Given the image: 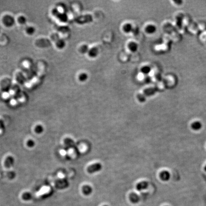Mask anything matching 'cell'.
Listing matches in <instances>:
<instances>
[{
	"label": "cell",
	"mask_w": 206,
	"mask_h": 206,
	"mask_svg": "<svg viewBox=\"0 0 206 206\" xmlns=\"http://www.w3.org/2000/svg\"><path fill=\"white\" fill-rule=\"evenodd\" d=\"M138 100L140 102H144L146 100V96L144 94H139L137 96Z\"/></svg>",
	"instance_id": "20"
},
{
	"label": "cell",
	"mask_w": 206,
	"mask_h": 206,
	"mask_svg": "<svg viewBox=\"0 0 206 206\" xmlns=\"http://www.w3.org/2000/svg\"><path fill=\"white\" fill-rule=\"evenodd\" d=\"M148 186V183L147 181H142L136 185V189L138 191L147 189Z\"/></svg>",
	"instance_id": "7"
},
{
	"label": "cell",
	"mask_w": 206,
	"mask_h": 206,
	"mask_svg": "<svg viewBox=\"0 0 206 206\" xmlns=\"http://www.w3.org/2000/svg\"><path fill=\"white\" fill-rule=\"evenodd\" d=\"M3 24L7 27H11L15 23V20L14 18L9 15H6L4 16L3 19Z\"/></svg>",
	"instance_id": "1"
},
{
	"label": "cell",
	"mask_w": 206,
	"mask_h": 206,
	"mask_svg": "<svg viewBox=\"0 0 206 206\" xmlns=\"http://www.w3.org/2000/svg\"><path fill=\"white\" fill-rule=\"evenodd\" d=\"M129 199L133 203H138L140 201L139 196L135 193H132L129 195Z\"/></svg>",
	"instance_id": "8"
},
{
	"label": "cell",
	"mask_w": 206,
	"mask_h": 206,
	"mask_svg": "<svg viewBox=\"0 0 206 206\" xmlns=\"http://www.w3.org/2000/svg\"><path fill=\"white\" fill-rule=\"evenodd\" d=\"M57 47L59 49H63L65 46V41L63 39H60L57 41L56 43Z\"/></svg>",
	"instance_id": "14"
},
{
	"label": "cell",
	"mask_w": 206,
	"mask_h": 206,
	"mask_svg": "<svg viewBox=\"0 0 206 206\" xmlns=\"http://www.w3.org/2000/svg\"><path fill=\"white\" fill-rule=\"evenodd\" d=\"M82 191L85 195H89L91 194V193L93 191V189L90 186H88V185H85L83 187Z\"/></svg>",
	"instance_id": "11"
},
{
	"label": "cell",
	"mask_w": 206,
	"mask_h": 206,
	"mask_svg": "<svg viewBox=\"0 0 206 206\" xmlns=\"http://www.w3.org/2000/svg\"><path fill=\"white\" fill-rule=\"evenodd\" d=\"M157 92V89L152 88L147 89L144 91V95L146 96H152Z\"/></svg>",
	"instance_id": "9"
},
{
	"label": "cell",
	"mask_w": 206,
	"mask_h": 206,
	"mask_svg": "<svg viewBox=\"0 0 206 206\" xmlns=\"http://www.w3.org/2000/svg\"><path fill=\"white\" fill-rule=\"evenodd\" d=\"M127 47L131 52L135 53L138 50V44L135 42H130L128 43Z\"/></svg>",
	"instance_id": "4"
},
{
	"label": "cell",
	"mask_w": 206,
	"mask_h": 206,
	"mask_svg": "<svg viewBox=\"0 0 206 206\" xmlns=\"http://www.w3.org/2000/svg\"><path fill=\"white\" fill-rule=\"evenodd\" d=\"M170 177L169 173L167 171H163L160 174V178L162 180L167 181L168 180Z\"/></svg>",
	"instance_id": "12"
},
{
	"label": "cell",
	"mask_w": 206,
	"mask_h": 206,
	"mask_svg": "<svg viewBox=\"0 0 206 206\" xmlns=\"http://www.w3.org/2000/svg\"><path fill=\"white\" fill-rule=\"evenodd\" d=\"M151 71V68L149 65H144L140 69V72L145 75H147Z\"/></svg>",
	"instance_id": "10"
},
{
	"label": "cell",
	"mask_w": 206,
	"mask_h": 206,
	"mask_svg": "<svg viewBox=\"0 0 206 206\" xmlns=\"http://www.w3.org/2000/svg\"><path fill=\"white\" fill-rule=\"evenodd\" d=\"M34 144V142L32 140H30L28 142V146L29 147H32Z\"/></svg>",
	"instance_id": "23"
},
{
	"label": "cell",
	"mask_w": 206,
	"mask_h": 206,
	"mask_svg": "<svg viewBox=\"0 0 206 206\" xmlns=\"http://www.w3.org/2000/svg\"><path fill=\"white\" fill-rule=\"evenodd\" d=\"M88 78V74L85 73H80L78 76V80L81 82H85Z\"/></svg>",
	"instance_id": "13"
},
{
	"label": "cell",
	"mask_w": 206,
	"mask_h": 206,
	"mask_svg": "<svg viewBox=\"0 0 206 206\" xmlns=\"http://www.w3.org/2000/svg\"><path fill=\"white\" fill-rule=\"evenodd\" d=\"M102 165L100 163H95L90 166L88 168V171L89 173L93 174L95 172H98L100 171L102 169Z\"/></svg>",
	"instance_id": "2"
},
{
	"label": "cell",
	"mask_w": 206,
	"mask_h": 206,
	"mask_svg": "<svg viewBox=\"0 0 206 206\" xmlns=\"http://www.w3.org/2000/svg\"><path fill=\"white\" fill-rule=\"evenodd\" d=\"M18 22L21 24H24L27 22V20L24 16H21L18 18Z\"/></svg>",
	"instance_id": "19"
},
{
	"label": "cell",
	"mask_w": 206,
	"mask_h": 206,
	"mask_svg": "<svg viewBox=\"0 0 206 206\" xmlns=\"http://www.w3.org/2000/svg\"><path fill=\"white\" fill-rule=\"evenodd\" d=\"M26 31L29 35H33L35 32V29L33 26H28L26 28Z\"/></svg>",
	"instance_id": "15"
},
{
	"label": "cell",
	"mask_w": 206,
	"mask_h": 206,
	"mask_svg": "<svg viewBox=\"0 0 206 206\" xmlns=\"http://www.w3.org/2000/svg\"><path fill=\"white\" fill-rule=\"evenodd\" d=\"M88 54L89 57H90L91 58H95L98 54V50L96 47H93L89 49Z\"/></svg>",
	"instance_id": "6"
},
{
	"label": "cell",
	"mask_w": 206,
	"mask_h": 206,
	"mask_svg": "<svg viewBox=\"0 0 206 206\" xmlns=\"http://www.w3.org/2000/svg\"><path fill=\"white\" fill-rule=\"evenodd\" d=\"M13 162H14L13 158L10 157H8L7 158L5 162V166L7 167H9L12 165V164L13 163Z\"/></svg>",
	"instance_id": "17"
},
{
	"label": "cell",
	"mask_w": 206,
	"mask_h": 206,
	"mask_svg": "<svg viewBox=\"0 0 206 206\" xmlns=\"http://www.w3.org/2000/svg\"><path fill=\"white\" fill-rule=\"evenodd\" d=\"M145 31L147 34H154L157 31V27L154 24H149L145 27Z\"/></svg>",
	"instance_id": "3"
},
{
	"label": "cell",
	"mask_w": 206,
	"mask_h": 206,
	"mask_svg": "<svg viewBox=\"0 0 206 206\" xmlns=\"http://www.w3.org/2000/svg\"><path fill=\"white\" fill-rule=\"evenodd\" d=\"M65 143L67 146H73V142L70 139H66L65 141Z\"/></svg>",
	"instance_id": "21"
},
{
	"label": "cell",
	"mask_w": 206,
	"mask_h": 206,
	"mask_svg": "<svg viewBox=\"0 0 206 206\" xmlns=\"http://www.w3.org/2000/svg\"><path fill=\"white\" fill-rule=\"evenodd\" d=\"M107 206V205H104V206Z\"/></svg>",
	"instance_id": "24"
},
{
	"label": "cell",
	"mask_w": 206,
	"mask_h": 206,
	"mask_svg": "<svg viewBox=\"0 0 206 206\" xmlns=\"http://www.w3.org/2000/svg\"><path fill=\"white\" fill-rule=\"evenodd\" d=\"M133 30V26L130 23H126L123 26L122 30L126 34H129L132 32Z\"/></svg>",
	"instance_id": "5"
},
{
	"label": "cell",
	"mask_w": 206,
	"mask_h": 206,
	"mask_svg": "<svg viewBox=\"0 0 206 206\" xmlns=\"http://www.w3.org/2000/svg\"><path fill=\"white\" fill-rule=\"evenodd\" d=\"M42 127H41L40 126H37L36 128H35V131H36L37 133H40L42 131Z\"/></svg>",
	"instance_id": "22"
},
{
	"label": "cell",
	"mask_w": 206,
	"mask_h": 206,
	"mask_svg": "<svg viewBox=\"0 0 206 206\" xmlns=\"http://www.w3.org/2000/svg\"><path fill=\"white\" fill-rule=\"evenodd\" d=\"M90 48H89L88 45H84L81 46L80 48V51L82 54H88V52L89 51Z\"/></svg>",
	"instance_id": "18"
},
{
	"label": "cell",
	"mask_w": 206,
	"mask_h": 206,
	"mask_svg": "<svg viewBox=\"0 0 206 206\" xmlns=\"http://www.w3.org/2000/svg\"><path fill=\"white\" fill-rule=\"evenodd\" d=\"M50 191V189L48 187H45L43 188L40 190V191L37 193V195H43L45 194H47Z\"/></svg>",
	"instance_id": "16"
}]
</instances>
